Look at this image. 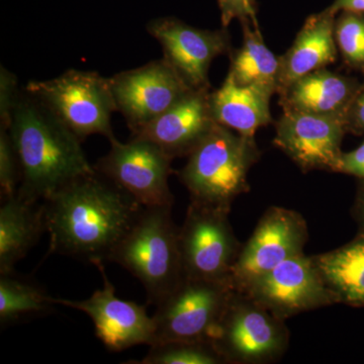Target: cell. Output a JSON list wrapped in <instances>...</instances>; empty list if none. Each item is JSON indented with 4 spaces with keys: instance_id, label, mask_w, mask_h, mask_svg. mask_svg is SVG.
<instances>
[{
    "instance_id": "7",
    "label": "cell",
    "mask_w": 364,
    "mask_h": 364,
    "mask_svg": "<svg viewBox=\"0 0 364 364\" xmlns=\"http://www.w3.org/2000/svg\"><path fill=\"white\" fill-rule=\"evenodd\" d=\"M111 150L95 165L98 173L126 191L142 207L173 205L168 178L173 158L144 139L127 143L114 136Z\"/></svg>"
},
{
    "instance_id": "12",
    "label": "cell",
    "mask_w": 364,
    "mask_h": 364,
    "mask_svg": "<svg viewBox=\"0 0 364 364\" xmlns=\"http://www.w3.org/2000/svg\"><path fill=\"white\" fill-rule=\"evenodd\" d=\"M345 132L343 117L284 111L274 143L304 169L337 171Z\"/></svg>"
},
{
    "instance_id": "25",
    "label": "cell",
    "mask_w": 364,
    "mask_h": 364,
    "mask_svg": "<svg viewBox=\"0 0 364 364\" xmlns=\"http://www.w3.org/2000/svg\"><path fill=\"white\" fill-rule=\"evenodd\" d=\"M334 36L345 63L364 72V14L342 11L335 21Z\"/></svg>"
},
{
    "instance_id": "22",
    "label": "cell",
    "mask_w": 364,
    "mask_h": 364,
    "mask_svg": "<svg viewBox=\"0 0 364 364\" xmlns=\"http://www.w3.org/2000/svg\"><path fill=\"white\" fill-rule=\"evenodd\" d=\"M316 267L326 284L345 301L364 303V236L321 256Z\"/></svg>"
},
{
    "instance_id": "26",
    "label": "cell",
    "mask_w": 364,
    "mask_h": 364,
    "mask_svg": "<svg viewBox=\"0 0 364 364\" xmlns=\"http://www.w3.org/2000/svg\"><path fill=\"white\" fill-rule=\"evenodd\" d=\"M21 166L9 130L0 129V193L2 200L18 193Z\"/></svg>"
},
{
    "instance_id": "17",
    "label": "cell",
    "mask_w": 364,
    "mask_h": 364,
    "mask_svg": "<svg viewBox=\"0 0 364 364\" xmlns=\"http://www.w3.org/2000/svg\"><path fill=\"white\" fill-rule=\"evenodd\" d=\"M336 14L329 9L306 18L291 47L280 57L279 90L294 81L336 61L338 49L335 42Z\"/></svg>"
},
{
    "instance_id": "21",
    "label": "cell",
    "mask_w": 364,
    "mask_h": 364,
    "mask_svg": "<svg viewBox=\"0 0 364 364\" xmlns=\"http://www.w3.org/2000/svg\"><path fill=\"white\" fill-rule=\"evenodd\" d=\"M244 40L231 59L229 75L239 85L258 86L270 92L279 90L280 58L264 44L259 26L242 21Z\"/></svg>"
},
{
    "instance_id": "10",
    "label": "cell",
    "mask_w": 364,
    "mask_h": 364,
    "mask_svg": "<svg viewBox=\"0 0 364 364\" xmlns=\"http://www.w3.org/2000/svg\"><path fill=\"white\" fill-rule=\"evenodd\" d=\"M104 279V287L83 301L55 299L62 305L85 313L92 321L95 335L109 351L121 352L136 345L154 342L155 326L146 306L117 298L116 289L107 279L104 263L97 265Z\"/></svg>"
},
{
    "instance_id": "3",
    "label": "cell",
    "mask_w": 364,
    "mask_h": 364,
    "mask_svg": "<svg viewBox=\"0 0 364 364\" xmlns=\"http://www.w3.org/2000/svg\"><path fill=\"white\" fill-rule=\"evenodd\" d=\"M171 207H144L109 260L140 280L148 301L154 305L184 279L179 231L172 222Z\"/></svg>"
},
{
    "instance_id": "28",
    "label": "cell",
    "mask_w": 364,
    "mask_h": 364,
    "mask_svg": "<svg viewBox=\"0 0 364 364\" xmlns=\"http://www.w3.org/2000/svg\"><path fill=\"white\" fill-rule=\"evenodd\" d=\"M223 28H227L234 20L251 21L258 26L255 0H218Z\"/></svg>"
},
{
    "instance_id": "15",
    "label": "cell",
    "mask_w": 364,
    "mask_h": 364,
    "mask_svg": "<svg viewBox=\"0 0 364 364\" xmlns=\"http://www.w3.org/2000/svg\"><path fill=\"white\" fill-rule=\"evenodd\" d=\"M254 296L280 312H296L329 299L324 279L316 264L301 253L251 282Z\"/></svg>"
},
{
    "instance_id": "14",
    "label": "cell",
    "mask_w": 364,
    "mask_h": 364,
    "mask_svg": "<svg viewBox=\"0 0 364 364\" xmlns=\"http://www.w3.org/2000/svg\"><path fill=\"white\" fill-rule=\"evenodd\" d=\"M304 241L301 223L293 213L273 210L260 223L248 245L232 265L228 280L251 284L291 256Z\"/></svg>"
},
{
    "instance_id": "16",
    "label": "cell",
    "mask_w": 364,
    "mask_h": 364,
    "mask_svg": "<svg viewBox=\"0 0 364 364\" xmlns=\"http://www.w3.org/2000/svg\"><path fill=\"white\" fill-rule=\"evenodd\" d=\"M228 301L210 342L218 352L240 358H261L279 345V334L264 313L246 306H234Z\"/></svg>"
},
{
    "instance_id": "31",
    "label": "cell",
    "mask_w": 364,
    "mask_h": 364,
    "mask_svg": "<svg viewBox=\"0 0 364 364\" xmlns=\"http://www.w3.org/2000/svg\"><path fill=\"white\" fill-rule=\"evenodd\" d=\"M328 9L334 14L338 11H350L364 14V0H335Z\"/></svg>"
},
{
    "instance_id": "23",
    "label": "cell",
    "mask_w": 364,
    "mask_h": 364,
    "mask_svg": "<svg viewBox=\"0 0 364 364\" xmlns=\"http://www.w3.org/2000/svg\"><path fill=\"white\" fill-rule=\"evenodd\" d=\"M54 298L28 279L14 272L0 274V323L11 324L21 318L53 310Z\"/></svg>"
},
{
    "instance_id": "2",
    "label": "cell",
    "mask_w": 364,
    "mask_h": 364,
    "mask_svg": "<svg viewBox=\"0 0 364 364\" xmlns=\"http://www.w3.org/2000/svg\"><path fill=\"white\" fill-rule=\"evenodd\" d=\"M7 130L20 161L18 196L28 202L45 200L68 182L95 172L82 141L25 87Z\"/></svg>"
},
{
    "instance_id": "30",
    "label": "cell",
    "mask_w": 364,
    "mask_h": 364,
    "mask_svg": "<svg viewBox=\"0 0 364 364\" xmlns=\"http://www.w3.org/2000/svg\"><path fill=\"white\" fill-rule=\"evenodd\" d=\"M337 172L352 174L364 179V142L358 149L342 153Z\"/></svg>"
},
{
    "instance_id": "27",
    "label": "cell",
    "mask_w": 364,
    "mask_h": 364,
    "mask_svg": "<svg viewBox=\"0 0 364 364\" xmlns=\"http://www.w3.org/2000/svg\"><path fill=\"white\" fill-rule=\"evenodd\" d=\"M21 88L18 78L6 67H0V129L9 128Z\"/></svg>"
},
{
    "instance_id": "8",
    "label": "cell",
    "mask_w": 364,
    "mask_h": 364,
    "mask_svg": "<svg viewBox=\"0 0 364 364\" xmlns=\"http://www.w3.org/2000/svg\"><path fill=\"white\" fill-rule=\"evenodd\" d=\"M117 112L131 132L145 126L193 90L164 58L109 77Z\"/></svg>"
},
{
    "instance_id": "9",
    "label": "cell",
    "mask_w": 364,
    "mask_h": 364,
    "mask_svg": "<svg viewBox=\"0 0 364 364\" xmlns=\"http://www.w3.org/2000/svg\"><path fill=\"white\" fill-rule=\"evenodd\" d=\"M179 247L184 279L227 284L234 240L224 208L193 202L179 231Z\"/></svg>"
},
{
    "instance_id": "19",
    "label": "cell",
    "mask_w": 364,
    "mask_h": 364,
    "mask_svg": "<svg viewBox=\"0 0 364 364\" xmlns=\"http://www.w3.org/2000/svg\"><path fill=\"white\" fill-rule=\"evenodd\" d=\"M272 95L258 86L237 85L228 74L221 87L210 93V111L215 123L253 138L258 129L272 122Z\"/></svg>"
},
{
    "instance_id": "5",
    "label": "cell",
    "mask_w": 364,
    "mask_h": 364,
    "mask_svg": "<svg viewBox=\"0 0 364 364\" xmlns=\"http://www.w3.org/2000/svg\"><path fill=\"white\" fill-rule=\"evenodd\" d=\"M25 90L39 98L81 141L102 135L112 140L117 112L109 78L70 69L49 80L28 81Z\"/></svg>"
},
{
    "instance_id": "4",
    "label": "cell",
    "mask_w": 364,
    "mask_h": 364,
    "mask_svg": "<svg viewBox=\"0 0 364 364\" xmlns=\"http://www.w3.org/2000/svg\"><path fill=\"white\" fill-rule=\"evenodd\" d=\"M188 156L179 177L193 203L225 210L246 188L256 147L253 138L232 133L215 123Z\"/></svg>"
},
{
    "instance_id": "13",
    "label": "cell",
    "mask_w": 364,
    "mask_h": 364,
    "mask_svg": "<svg viewBox=\"0 0 364 364\" xmlns=\"http://www.w3.org/2000/svg\"><path fill=\"white\" fill-rule=\"evenodd\" d=\"M210 90H191L166 112L131 132V138L156 144L172 158L191 154L215 124Z\"/></svg>"
},
{
    "instance_id": "11",
    "label": "cell",
    "mask_w": 364,
    "mask_h": 364,
    "mask_svg": "<svg viewBox=\"0 0 364 364\" xmlns=\"http://www.w3.org/2000/svg\"><path fill=\"white\" fill-rule=\"evenodd\" d=\"M147 31L161 45L163 58L189 87L210 90V64L231 49L226 28L202 30L176 18H159L148 23Z\"/></svg>"
},
{
    "instance_id": "24",
    "label": "cell",
    "mask_w": 364,
    "mask_h": 364,
    "mask_svg": "<svg viewBox=\"0 0 364 364\" xmlns=\"http://www.w3.org/2000/svg\"><path fill=\"white\" fill-rule=\"evenodd\" d=\"M219 352L210 341H171L151 345L140 364H214Z\"/></svg>"
},
{
    "instance_id": "6",
    "label": "cell",
    "mask_w": 364,
    "mask_h": 364,
    "mask_svg": "<svg viewBox=\"0 0 364 364\" xmlns=\"http://www.w3.org/2000/svg\"><path fill=\"white\" fill-rule=\"evenodd\" d=\"M226 282L183 279L152 316V345L171 341H210V333L226 308Z\"/></svg>"
},
{
    "instance_id": "1",
    "label": "cell",
    "mask_w": 364,
    "mask_h": 364,
    "mask_svg": "<svg viewBox=\"0 0 364 364\" xmlns=\"http://www.w3.org/2000/svg\"><path fill=\"white\" fill-rule=\"evenodd\" d=\"M43 208L50 252L97 267L109 260L144 207L95 170L55 191Z\"/></svg>"
},
{
    "instance_id": "18",
    "label": "cell",
    "mask_w": 364,
    "mask_h": 364,
    "mask_svg": "<svg viewBox=\"0 0 364 364\" xmlns=\"http://www.w3.org/2000/svg\"><path fill=\"white\" fill-rule=\"evenodd\" d=\"M359 86L356 79L323 68L280 91L279 104L284 111L344 117Z\"/></svg>"
},
{
    "instance_id": "29",
    "label": "cell",
    "mask_w": 364,
    "mask_h": 364,
    "mask_svg": "<svg viewBox=\"0 0 364 364\" xmlns=\"http://www.w3.org/2000/svg\"><path fill=\"white\" fill-rule=\"evenodd\" d=\"M346 131L354 133L364 132V83H360L344 117Z\"/></svg>"
},
{
    "instance_id": "20",
    "label": "cell",
    "mask_w": 364,
    "mask_h": 364,
    "mask_svg": "<svg viewBox=\"0 0 364 364\" xmlns=\"http://www.w3.org/2000/svg\"><path fill=\"white\" fill-rule=\"evenodd\" d=\"M0 208V274L14 272L16 263L46 231L44 208L16 193Z\"/></svg>"
}]
</instances>
